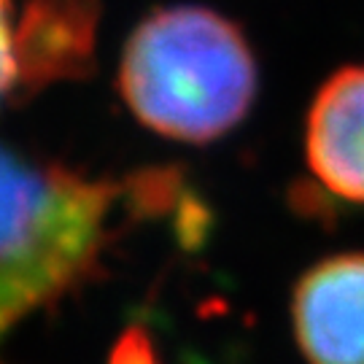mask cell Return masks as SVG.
<instances>
[{"instance_id": "obj_1", "label": "cell", "mask_w": 364, "mask_h": 364, "mask_svg": "<svg viewBox=\"0 0 364 364\" xmlns=\"http://www.w3.org/2000/svg\"><path fill=\"white\" fill-rule=\"evenodd\" d=\"M135 181L90 178L0 146V335L97 273Z\"/></svg>"}, {"instance_id": "obj_2", "label": "cell", "mask_w": 364, "mask_h": 364, "mask_svg": "<svg viewBox=\"0 0 364 364\" xmlns=\"http://www.w3.org/2000/svg\"><path fill=\"white\" fill-rule=\"evenodd\" d=\"M119 90L149 130L181 144H210L254 105L257 63L227 16L205 6H168L132 30Z\"/></svg>"}, {"instance_id": "obj_3", "label": "cell", "mask_w": 364, "mask_h": 364, "mask_svg": "<svg viewBox=\"0 0 364 364\" xmlns=\"http://www.w3.org/2000/svg\"><path fill=\"white\" fill-rule=\"evenodd\" d=\"M294 338L308 364H364V254L316 262L291 297Z\"/></svg>"}, {"instance_id": "obj_4", "label": "cell", "mask_w": 364, "mask_h": 364, "mask_svg": "<svg viewBox=\"0 0 364 364\" xmlns=\"http://www.w3.org/2000/svg\"><path fill=\"white\" fill-rule=\"evenodd\" d=\"M305 159L329 195L364 205V65H346L316 92L305 122Z\"/></svg>"}, {"instance_id": "obj_5", "label": "cell", "mask_w": 364, "mask_h": 364, "mask_svg": "<svg viewBox=\"0 0 364 364\" xmlns=\"http://www.w3.org/2000/svg\"><path fill=\"white\" fill-rule=\"evenodd\" d=\"M95 0H27L19 16L22 97L54 81L87 76L95 54Z\"/></svg>"}, {"instance_id": "obj_6", "label": "cell", "mask_w": 364, "mask_h": 364, "mask_svg": "<svg viewBox=\"0 0 364 364\" xmlns=\"http://www.w3.org/2000/svg\"><path fill=\"white\" fill-rule=\"evenodd\" d=\"M19 19H14V0H0V105L22 97L19 65Z\"/></svg>"}]
</instances>
